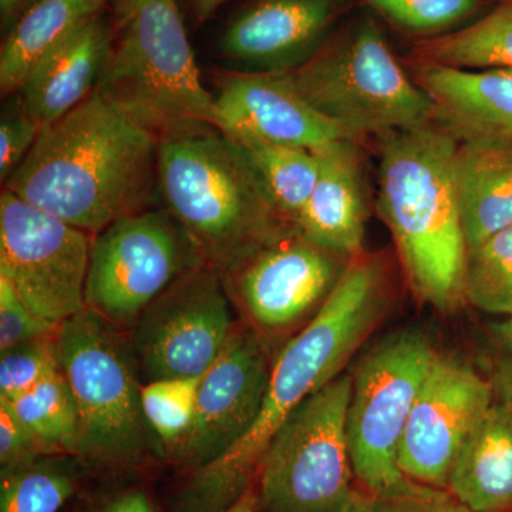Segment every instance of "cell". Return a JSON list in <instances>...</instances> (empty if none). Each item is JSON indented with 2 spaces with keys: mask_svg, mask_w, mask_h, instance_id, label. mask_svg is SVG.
<instances>
[{
  "mask_svg": "<svg viewBox=\"0 0 512 512\" xmlns=\"http://www.w3.org/2000/svg\"><path fill=\"white\" fill-rule=\"evenodd\" d=\"M392 302L386 265L377 256L352 258L322 308L286 342L269 372L252 429L207 466L191 471L174 512H222L254 483L259 460L286 417L343 373L383 322Z\"/></svg>",
  "mask_w": 512,
  "mask_h": 512,
  "instance_id": "1",
  "label": "cell"
},
{
  "mask_svg": "<svg viewBox=\"0 0 512 512\" xmlns=\"http://www.w3.org/2000/svg\"><path fill=\"white\" fill-rule=\"evenodd\" d=\"M158 144L96 90L62 119L42 127L6 190L97 235L120 218L147 210L158 191Z\"/></svg>",
  "mask_w": 512,
  "mask_h": 512,
  "instance_id": "2",
  "label": "cell"
},
{
  "mask_svg": "<svg viewBox=\"0 0 512 512\" xmlns=\"http://www.w3.org/2000/svg\"><path fill=\"white\" fill-rule=\"evenodd\" d=\"M457 148V138L436 123L380 138V217L392 234L410 289L441 312L456 311L466 302L468 248Z\"/></svg>",
  "mask_w": 512,
  "mask_h": 512,
  "instance_id": "3",
  "label": "cell"
},
{
  "mask_svg": "<svg viewBox=\"0 0 512 512\" xmlns=\"http://www.w3.org/2000/svg\"><path fill=\"white\" fill-rule=\"evenodd\" d=\"M157 184L165 210L222 275L293 227L244 151L218 127L161 140Z\"/></svg>",
  "mask_w": 512,
  "mask_h": 512,
  "instance_id": "4",
  "label": "cell"
},
{
  "mask_svg": "<svg viewBox=\"0 0 512 512\" xmlns=\"http://www.w3.org/2000/svg\"><path fill=\"white\" fill-rule=\"evenodd\" d=\"M117 13L120 35L97 92L158 141L217 127L177 0H136Z\"/></svg>",
  "mask_w": 512,
  "mask_h": 512,
  "instance_id": "5",
  "label": "cell"
},
{
  "mask_svg": "<svg viewBox=\"0 0 512 512\" xmlns=\"http://www.w3.org/2000/svg\"><path fill=\"white\" fill-rule=\"evenodd\" d=\"M303 99L357 141L436 123L426 90L397 62L373 20L357 22L295 69L282 72Z\"/></svg>",
  "mask_w": 512,
  "mask_h": 512,
  "instance_id": "6",
  "label": "cell"
},
{
  "mask_svg": "<svg viewBox=\"0 0 512 512\" xmlns=\"http://www.w3.org/2000/svg\"><path fill=\"white\" fill-rule=\"evenodd\" d=\"M120 330L86 308L59 326L56 345L76 403L77 457L131 467L153 447L154 433L144 416L136 355Z\"/></svg>",
  "mask_w": 512,
  "mask_h": 512,
  "instance_id": "7",
  "label": "cell"
},
{
  "mask_svg": "<svg viewBox=\"0 0 512 512\" xmlns=\"http://www.w3.org/2000/svg\"><path fill=\"white\" fill-rule=\"evenodd\" d=\"M352 375L303 400L266 446L255 484L258 512H339L353 494L348 410Z\"/></svg>",
  "mask_w": 512,
  "mask_h": 512,
  "instance_id": "8",
  "label": "cell"
},
{
  "mask_svg": "<svg viewBox=\"0 0 512 512\" xmlns=\"http://www.w3.org/2000/svg\"><path fill=\"white\" fill-rule=\"evenodd\" d=\"M436 355L429 335L404 329L380 340L352 373L350 454L357 483L372 497L404 477L400 443Z\"/></svg>",
  "mask_w": 512,
  "mask_h": 512,
  "instance_id": "9",
  "label": "cell"
},
{
  "mask_svg": "<svg viewBox=\"0 0 512 512\" xmlns=\"http://www.w3.org/2000/svg\"><path fill=\"white\" fill-rule=\"evenodd\" d=\"M207 264L167 210H143L94 235L86 306L117 328L136 325L148 306Z\"/></svg>",
  "mask_w": 512,
  "mask_h": 512,
  "instance_id": "10",
  "label": "cell"
},
{
  "mask_svg": "<svg viewBox=\"0 0 512 512\" xmlns=\"http://www.w3.org/2000/svg\"><path fill=\"white\" fill-rule=\"evenodd\" d=\"M93 237L2 192L0 276L40 318L60 326L87 308Z\"/></svg>",
  "mask_w": 512,
  "mask_h": 512,
  "instance_id": "11",
  "label": "cell"
},
{
  "mask_svg": "<svg viewBox=\"0 0 512 512\" xmlns=\"http://www.w3.org/2000/svg\"><path fill=\"white\" fill-rule=\"evenodd\" d=\"M235 325L221 271L198 266L148 306L136 323L133 350L150 380L202 377Z\"/></svg>",
  "mask_w": 512,
  "mask_h": 512,
  "instance_id": "12",
  "label": "cell"
},
{
  "mask_svg": "<svg viewBox=\"0 0 512 512\" xmlns=\"http://www.w3.org/2000/svg\"><path fill=\"white\" fill-rule=\"evenodd\" d=\"M350 261L291 227L255 249L224 278L255 330L281 333L316 315Z\"/></svg>",
  "mask_w": 512,
  "mask_h": 512,
  "instance_id": "13",
  "label": "cell"
},
{
  "mask_svg": "<svg viewBox=\"0 0 512 512\" xmlns=\"http://www.w3.org/2000/svg\"><path fill=\"white\" fill-rule=\"evenodd\" d=\"M494 402L490 377L461 357L437 352L400 443L403 476L447 488L461 447Z\"/></svg>",
  "mask_w": 512,
  "mask_h": 512,
  "instance_id": "14",
  "label": "cell"
},
{
  "mask_svg": "<svg viewBox=\"0 0 512 512\" xmlns=\"http://www.w3.org/2000/svg\"><path fill=\"white\" fill-rule=\"evenodd\" d=\"M269 372L258 332L235 326L221 355L201 377L187 436L167 456L191 471L224 456L258 419Z\"/></svg>",
  "mask_w": 512,
  "mask_h": 512,
  "instance_id": "15",
  "label": "cell"
},
{
  "mask_svg": "<svg viewBox=\"0 0 512 512\" xmlns=\"http://www.w3.org/2000/svg\"><path fill=\"white\" fill-rule=\"evenodd\" d=\"M215 99V126L319 153L349 131L313 109L281 73L234 72L222 80Z\"/></svg>",
  "mask_w": 512,
  "mask_h": 512,
  "instance_id": "16",
  "label": "cell"
},
{
  "mask_svg": "<svg viewBox=\"0 0 512 512\" xmlns=\"http://www.w3.org/2000/svg\"><path fill=\"white\" fill-rule=\"evenodd\" d=\"M339 0H258L231 20L220 53L241 72L282 73L325 45Z\"/></svg>",
  "mask_w": 512,
  "mask_h": 512,
  "instance_id": "17",
  "label": "cell"
},
{
  "mask_svg": "<svg viewBox=\"0 0 512 512\" xmlns=\"http://www.w3.org/2000/svg\"><path fill=\"white\" fill-rule=\"evenodd\" d=\"M416 67L414 80L433 100L436 124L458 141L512 143V70Z\"/></svg>",
  "mask_w": 512,
  "mask_h": 512,
  "instance_id": "18",
  "label": "cell"
},
{
  "mask_svg": "<svg viewBox=\"0 0 512 512\" xmlns=\"http://www.w3.org/2000/svg\"><path fill=\"white\" fill-rule=\"evenodd\" d=\"M113 39L101 16L84 23L37 64L20 87L23 111L43 127L89 99L99 86Z\"/></svg>",
  "mask_w": 512,
  "mask_h": 512,
  "instance_id": "19",
  "label": "cell"
},
{
  "mask_svg": "<svg viewBox=\"0 0 512 512\" xmlns=\"http://www.w3.org/2000/svg\"><path fill=\"white\" fill-rule=\"evenodd\" d=\"M357 141L342 140L319 151L318 183L293 227L340 255L363 252L366 200Z\"/></svg>",
  "mask_w": 512,
  "mask_h": 512,
  "instance_id": "20",
  "label": "cell"
},
{
  "mask_svg": "<svg viewBox=\"0 0 512 512\" xmlns=\"http://www.w3.org/2000/svg\"><path fill=\"white\" fill-rule=\"evenodd\" d=\"M447 490L474 512H512V412L494 402L451 468Z\"/></svg>",
  "mask_w": 512,
  "mask_h": 512,
  "instance_id": "21",
  "label": "cell"
},
{
  "mask_svg": "<svg viewBox=\"0 0 512 512\" xmlns=\"http://www.w3.org/2000/svg\"><path fill=\"white\" fill-rule=\"evenodd\" d=\"M456 173L470 252L512 225V143L458 141Z\"/></svg>",
  "mask_w": 512,
  "mask_h": 512,
  "instance_id": "22",
  "label": "cell"
},
{
  "mask_svg": "<svg viewBox=\"0 0 512 512\" xmlns=\"http://www.w3.org/2000/svg\"><path fill=\"white\" fill-rule=\"evenodd\" d=\"M107 0H36L13 25L0 52V89L18 93L30 73L84 23L100 16Z\"/></svg>",
  "mask_w": 512,
  "mask_h": 512,
  "instance_id": "23",
  "label": "cell"
},
{
  "mask_svg": "<svg viewBox=\"0 0 512 512\" xmlns=\"http://www.w3.org/2000/svg\"><path fill=\"white\" fill-rule=\"evenodd\" d=\"M224 133L241 147L276 208L293 224L318 183V154L274 143L244 130H225Z\"/></svg>",
  "mask_w": 512,
  "mask_h": 512,
  "instance_id": "24",
  "label": "cell"
},
{
  "mask_svg": "<svg viewBox=\"0 0 512 512\" xmlns=\"http://www.w3.org/2000/svg\"><path fill=\"white\" fill-rule=\"evenodd\" d=\"M420 62L454 69L512 70V2L463 30L430 40L421 47Z\"/></svg>",
  "mask_w": 512,
  "mask_h": 512,
  "instance_id": "25",
  "label": "cell"
},
{
  "mask_svg": "<svg viewBox=\"0 0 512 512\" xmlns=\"http://www.w3.org/2000/svg\"><path fill=\"white\" fill-rule=\"evenodd\" d=\"M6 403L35 434L47 454L77 456L79 419L72 390L62 370L50 373L29 392Z\"/></svg>",
  "mask_w": 512,
  "mask_h": 512,
  "instance_id": "26",
  "label": "cell"
},
{
  "mask_svg": "<svg viewBox=\"0 0 512 512\" xmlns=\"http://www.w3.org/2000/svg\"><path fill=\"white\" fill-rule=\"evenodd\" d=\"M76 493L69 464L43 456L0 474V512H59Z\"/></svg>",
  "mask_w": 512,
  "mask_h": 512,
  "instance_id": "27",
  "label": "cell"
},
{
  "mask_svg": "<svg viewBox=\"0 0 512 512\" xmlns=\"http://www.w3.org/2000/svg\"><path fill=\"white\" fill-rule=\"evenodd\" d=\"M464 299L478 311L512 319V225L468 252Z\"/></svg>",
  "mask_w": 512,
  "mask_h": 512,
  "instance_id": "28",
  "label": "cell"
},
{
  "mask_svg": "<svg viewBox=\"0 0 512 512\" xmlns=\"http://www.w3.org/2000/svg\"><path fill=\"white\" fill-rule=\"evenodd\" d=\"M201 377L150 380L141 387L148 426L165 448V456L183 441L194 421Z\"/></svg>",
  "mask_w": 512,
  "mask_h": 512,
  "instance_id": "29",
  "label": "cell"
},
{
  "mask_svg": "<svg viewBox=\"0 0 512 512\" xmlns=\"http://www.w3.org/2000/svg\"><path fill=\"white\" fill-rule=\"evenodd\" d=\"M59 369L56 335L3 350L0 356V400L12 402L18 399Z\"/></svg>",
  "mask_w": 512,
  "mask_h": 512,
  "instance_id": "30",
  "label": "cell"
},
{
  "mask_svg": "<svg viewBox=\"0 0 512 512\" xmlns=\"http://www.w3.org/2000/svg\"><path fill=\"white\" fill-rule=\"evenodd\" d=\"M384 18L412 32H437L468 18L480 0H367Z\"/></svg>",
  "mask_w": 512,
  "mask_h": 512,
  "instance_id": "31",
  "label": "cell"
},
{
  "mask_svg": "<svg viewBox=\"0 0 512 512\" xmlns=\"http://www.w3.org/2000/svg\"><path fill=\"white\" fill-rule=\"evenodd\" d=\"M59 326L40 318L20 298L5 276H0V352L56 335Z\"/></svg>",
  "mask_w": 512,
  "mask_h": 512,
  "instance_id": "32",
  "label": "cell"
},
{
  "mask_svg": "<svg viewBox=\"0 0 512 512\" xmlns=\"http://www.w3.org/2000/svg\"><path fill=\"white\" fill-rule=\"evenodd\" d=\"M376 512H474L447 488L403 477L389 490L373 497Z\"/></svg>",
  "mask_w": 512,
  "mask_h": 512,
  "instance_id": "33",
  "label": "cell"
},
{
  "mask_svg": "<svg viewBox=\"0 0 512 512\" xmlns=\"http://www.w3.org/2000/svg\"><path fill=\"white\" fill-rule=\"evenodd\" d=\"M42 126L23 111L19 101L0 120V180L6 183L35 146Z\"/></svg>",
  "mask_w": 512,
  "mask_h": 512,
  "instance_id": "34",
  "label": "cell"
},
{
  "mask_svg": "<svg viewBox=\"0 0 512 512\" xmlns=\"http://www.w3.org/2000/svg\"><path fill=\"white\" fill-rule=\"evenodd\" d=\"M50 456L35 434L13 412L9 403L0 400V466L2 470L28 464Z\"/></svg>",
  "mask_w": 512,
  "mask_h": 512,
  "instance_id": "35",
  "label": "cell"
},
{
  "mask_svg": "<svg viewBox=\"0 0 512 512\" xmlns=\"http://www.w3.org/2000/svg\"><path fill=\"white\" fill-rule=\"evenodd\" d=\"M488 363L495 400L512 412V319L490 326Z\"/></svg>",
  "mask_w": 512,
  "mask_h": 512,
  "instance_id": "36",
  "label": "cell"
},
{
  "mask_svg": "<svg viewBox=\"0 0 512 512\" xmlns=\"http://www.w3.org/2000/svg\"><path fill=\"white\" fill-rule=\"evenodd\" d=\"M96 512H156L143 491H126L110 498Z\"/></svg>",
  "mask_w": 512,
  "mask_h": 512,
  "instance_id": "37",
  "label": "cell"
},
{
  "mask_svg": "<svg viewBox=\"0 0 512 512\" xmlns=\"http://www.w3.org/2000/svg\"><path fill=\"white\" fill-rule=\"evenodd\" d=\"M36 0H0V19L2 28L9 32L20 16L33 5Z\"/></svg>",
  "mask_w": 512,
  "mask_h": 512,
  "instance_id": "38",
  "label": "cell"
},
{
  "mask_svg": "<svg viewBox=\"0 0 512 512\" xmlns=\"http://www.w3.org/2000/svg\"><path fill=\"white\" fill-rule=\"evenodd\" d=\"M339 512H376L375 500H373L372 495L367 494L362 488L360 490L355 488L348 503Z\"/></svg>",
  "mask_w": 512,
  "mask_h": 512,
  "instance_id": "39",
  "label": "cell"
},
{
  "mask_svg": "<svg viewBox=\"0 0 512 512\" xmlns=\"http://www.w3.org/2000/svg\"><path fill=\"white\" fill-rule=\"evenodd\" d=\"M222 512H258V491H256L255 481L231 507Z\"/></svg>",
  "mask_w": 512,
  "mask_h": 512,
  "instance_id": "40",
  "label": "cell"
},
{
  "mask_svg": "<svg viewBox=\"0 0 512 512\" xmlns=\"http://www.w3.org/2000/svg\"><path fill=\"white\" fill-rule=\"evenodd\" d=\"M224 0H194L195 10H197L198 18L207 19L211 16Z\"/></svg>",
  "mask_w": 512,
  "mask_h": 512,
  "instance_id": "41",
  "label": "cell"
},
{
  "mask_svg": "<svg viewBox=\"0 0 512 512\" xmlns=\"http://www.w3.org/2000/svg\"><path fill=\"white\" fill-rule=\"evenodd\" d=\"M113 2L116 3L117 10H120L131 5V3L136 2V0H113Z\"/></svg>",
  "mask_w": 512,
  "mask_h": 512,
  "instance_id": "42",
  "label": "cell"
}]
</instances>
